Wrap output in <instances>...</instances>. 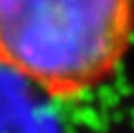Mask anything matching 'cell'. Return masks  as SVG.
<instances>
[{
  "label": "cell",
  "instance_id": "6da1fadb",
  "mask_svg": "<svg viewBox=\"0 0 134 133\" xmlns=\"http://www.w3.org/2000/svg\"><path fill=\"white\" fill-rule=\"evenodd\" d=\"M134 41V0H0V68L52 100L103 85Z\"/></svg>",
  "mask_w": 134,
  "mask_h": 133
}]
</instances>
